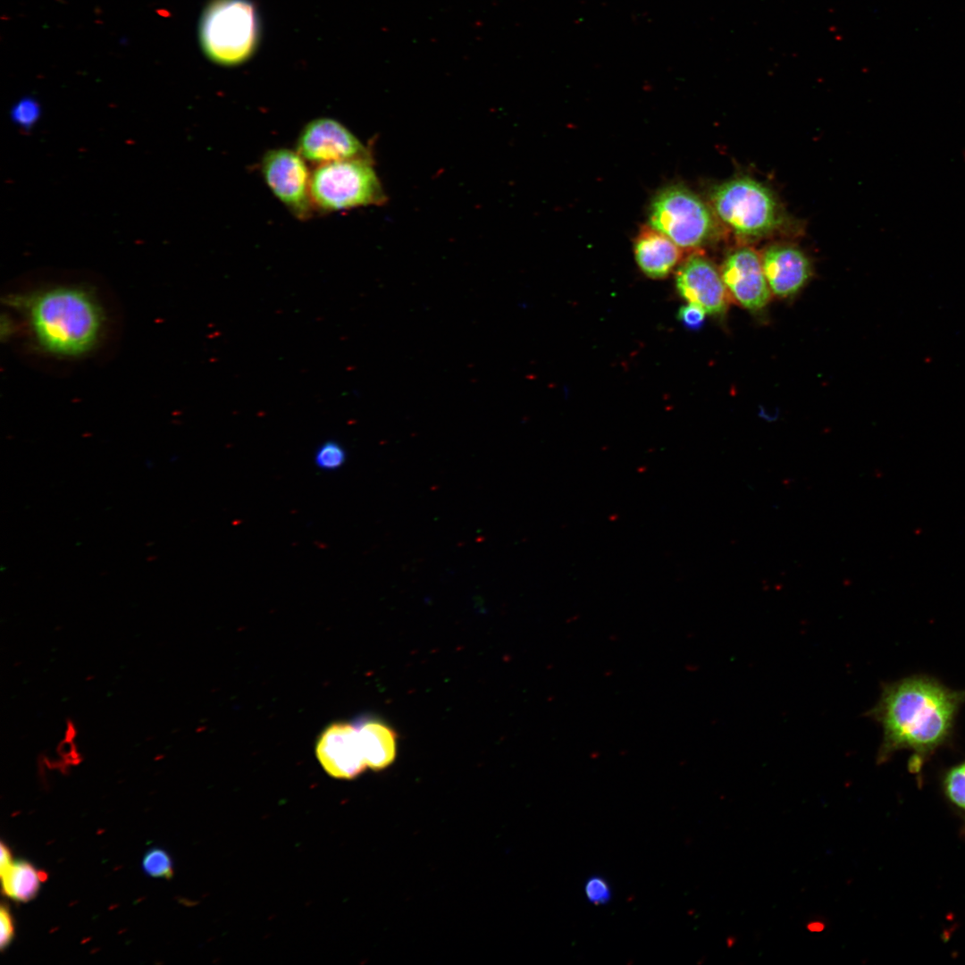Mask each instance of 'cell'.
I'll return each mask as SVG.
<instances>
[{"mask_svg":"<svg viewBox=\"0 0 965 965\" xmlns=\"http://www.w3.org/2000/svg\"><path fill=\"white\" fill-rule=\"evenodd\" d=\"M964 703L965 690L951 689L925 675L882 684L877 702L866 713L883 731L877 764L909 751L910 768L919 772L925 761L949 743Z\"/></svg>","mask_w":965,"mask_h":965,"instance_id":"obj_1","label":"cell"},{"mask_svg":"<svg viewBox=\"0 0 965 965\" xmlns=\"http://www.w3.org/2000/svg\"><path fill=\"white\" fill-rule=\"evenodd\" d=\"M29 326L37 344L45 351L74 357L89 351L97 342L104 323L97 300L76 286H56L38 291L25 299Z\"/></svg>","mask_w":965,"mask_h":965,"instance_id":"obj_2","label":"cell"},{"mask_svg":"<svg viewBox=\"0 0 965 965\" xmlns=\"http://www.w3.org/2000/svg\"><path fill=\"white\" fill-rule=\"evenodd\" d=\"M717 217L736 236L759 239L777 230L783 214L768 188L750 177H736L711 193Z\"/></svg>","mask_w":965,"mask_h":965,"instance_id":"obj_3","label":"cell"},{"mask_svg":"<svg viewBox=\"0 0 965 965\" xmlns=\"http://www.w3.org/2000/svg\"><path fill=\"white\" fill-rule=\"evenodd\" d=\"M311 197L325 213L381 206L386 200L373 160L349 159L316 165L311 172Z\"/></svg>","mask_w":965,"mask_h":965,"instance_id":"obj_4","label":"cell"},{"mask_svg":"<svg viewBox=\"0 0 965 965\" xmlns=\"http://www.w3.org/2000/svg\"><path fill=\"white\" fill-rule=\"evenodd\" d=\"M258 21L248 0H215L200 22V42L206 55L222 65L245 62L256 49Z\"/></svg>","mask_w":965,"mask_h":965,"instance_id":"obj_5","label":"cell"},{"mask_svg":"<svg viewBox=\"0 0 965 965\" xmlns=\"http://www.w3.org/2000/svg\"><path fill=\"white\" fill-rule=\"evenodd\" d=\"M650 224L679 248H695L715 234L716 219L709 206L685 188L674 186L654 199Z\"/></svg>","mask_w":965,"mask_h":965,"instance_id":"obj_6","label":"cell"},{"mask_svg":"<svg viewBox=\"0 0 965 965\" xmlns=\"http://www.w3.org/2000/svg\"><path fill=\"white\" fill-rule=\"evenodd\" d=\"M262 177L276 198L298 220L313 217L311 172L297 150L278 147L268 150L260 162Z\"/></svg>","mask_w":965,"mask_h":965,"instance_id":"obj_7","label":"cell"},{"mask_svg":"<svg viewBox=\"0 0 965 965\" xmlns=\"http://www.w3.org/2000/svg\"><path fill=\"white\" fill-rule=\"evenodd\" d=\"M296 150L315 165L349 159L373 160L363 142L331 117H317L306 123L298 136Z\"/></svg>","mask_w":965,"mask_h":965,"instance_id":"obj_8","label":"cell"},{"mask_svg":"<svg viewBox=\"0 0 965 965\" xmlns=\"http://www.w3.org/2000/svg\"><path fill=\"white\" fill-rule=\"evenodd\" d=\"M720 273L728 296L741 306L751 312L767 306L772 293L761 258L752 248L741 247L730 252Z\"/></svg>","mask_w":965,"mask_h":965,"instance_id":"obj_9","label":"cell"},{"mask_svg":"<svg viewBox=\"0 0 965 965\" xmlns=\"http://www.w3.org/2000/svg\"><path fill=\"white\" fill-rule=\"evenodd\" d=\"M676 285L681 297L698 305L707 314L722 315L726 313L728 293L721 273L707 257L700 254L688 257L679 267Z\"/></svg>","mask_w":965,"mask_h":965,"instance_id":"obj_10","label":"cell"},{"mask_svg":"<svg viewBox=\"0 0 965 965\" xmlns=\"http://www.w3.org/2000/svg\"><path fill=\"white\" fill-rule=\"evenodd\" d=\"M316 756L324 770L333 777L353 779L367 768L357 726L334 723L320 736Z\"/></svg>","mask_w":965,"mask_h":965,"instance_id":"obj_11","label":"cell"},{"mask_svg":"<svg viewBox=\"0 0 965 965\" xmlns=\"http://www.w3.org/2000/svg\"><path fill=\"white\" fill-rule=\"evenodd\" d=\"M764 274L773 295L789 298L807 283L811 274L808 257L790 245H773L760 256Z\"/></svg>","mask_w":965,"mask_h":965,"instance_id":"obj_12","label":"cell"},{"mask_svg":"<svg viewBox=\"0 0 965 965\" xmlns=\"http://www.w3.org/2000/svg\"><path fill=\"white\" fill-rule=\"evenodd\" d=\"M637 264L649 277H666L681 258L678 246L662 232L650 228L641 231L634 244Z\"/></svg>","mask_w":965,"mask_h":965,"instance_id":"obj_13","label":"cell"},{"mask_svg":"<svg viewBox=\"0 0 965 965\" xmlns=\"http://www.w3.org/2000/svg\"><path fill=\"white\" fill-rule=\"evenodd\" d=\"M357 730L368 768L381 770L393 762L397 751V735L390 727L379 721H366L358 725Z\"/></svg>","mask_w":965,"mask_h":965,"instance_id":"obj_14","label":"cell"},{"mask_svg":"<svg viewBox=\"0 0 965 965\" xmlns=\"http://www.w3.org/2000/svg\"><path fill=\"white\" fill-rule=\"evenodd\" d=\"M3 892L18 902H29L36 897L46 874L26 861L13 862L1 871Z\"/></svg>","mask_w":965,"mask_h":965,"instance_id":"obj_15","label":"cell"},{"mask_svg":"<svg viewBox=\"0 0 965 965\" xmlns=\"http://www.w3.org/2000/svg\"><path fill=\"white\" fill-rule=\"evenodd\" d=\"M941 786L951 806L965 814V759L944 773Z\"/></svg>","mask_w":965,"mask_h":965,"instance_id":"obj_16","label":"cell"},{"mask_svg":"<svg viewBox=\"0 0 965 965\" xmlns=\"http://www.w3.org/2000/svg\"><path fill=\"white\" fill-rule=\"evenodd\" d=\"M42 113V106L38 100L34 96H25L13 103L9 115L17 128L29 131L40 121Z\"/></svg>","mask_w":965,"mask_h":965,"instance_id":"obj_17","label":"cell"},{"mask_svg":"<svg viewBox=\"0 0 965 965\" xmlns=\"http://www.w3.org/2000/svg\"><path fill=\"white\" fill-rule=\"evenodd\" d=\"M143 870L152 877L170 879L173 875L172 861L169 854L160 848L150 849L143 858Z\"/></svg>","mask_w":965,"mask_h":965,"instance_id":"obj_18","label":"cell"},{"mask_svg":"<svg viewBox=\"0 0 965 965\" xmlns=\"http://www.w3.org/2000/svg\"><path fill=\"white\" fill-rule=\"evenodd\" d=\"M346 457V451L340 443L328 441L316 449L315 464L322 470L333 471L344 465Z\"/></svg>","mask_w":965,"mask_h":965,"instance_id":"obj_19","label":"cell"},{"mask_svg":"<svg viewBox=\"0 0 965 965\" xmlns=\"http://www.w3.org/2000/svg\"><path fill=\"white\" fill-rule=\"evenodd\" d=\"M586 899L595 904H605L611 899V889L608 881L598 876L587 879L584 885Z\"/></svg>","mask_w":965,"mask_h":965,"instance_id":"obj_20","label":"cell"},{"mask_svg":"<svg viewBox=\"0 0 965 965\" xmlns=\"http://www.w3.org/2000/svg\"><path fill=\"white\" fill-rule=\"evenodd\" d=\"M706 311L698 305L689 303L678 312L679 321L688 329H698L705 321Z\"/></svg>","mask_w":965,"mask_h":965,"instance_id":"obj_21","label":"cell"},{"mask_svg":"<svg viewBox=\"0 0 965 965\" xmlns=\"http://www.w3.org/2000/svg\"><path fill=\"white\" fill-rule=\"evenodd\" d=\"M0 923H1V934H0V947L4 951L13 941L14 936V927L12 915L6 906L4 904L1 906L0 910Z\"/></svg>","mask_w":965,"mask_h":965,"instance_id":"obj_22","label":"cell"},{"mask_svg":"<svg viewBox=\"0 0 965 965\" xmlns=\"http://www.w3.org/2000/svg\"><path fill=\"white\" fill-rule=\"evenodd\" d=\"M13 863L12 854L9 849L1 843V859H0V871L4 870Z\"/></svg>","mask_w":965,"mask_h":965,"instance_id":"obj_23","label":"cell"},{"mask_svg":"<svg viewBox=\"0 0 965 965\" xmlns=\"http://www.w3.org/2000/svg\"><path fill=\"white\" fill-rule=\"evenodd\" d=\"M77 735V728L72 720L66 721V727L64 732V737L67 740H75Z\"/></svg>","mask_w":965,"mask_h":965,"instance_id":"obj_24","label":"cell"}]
</instances>
